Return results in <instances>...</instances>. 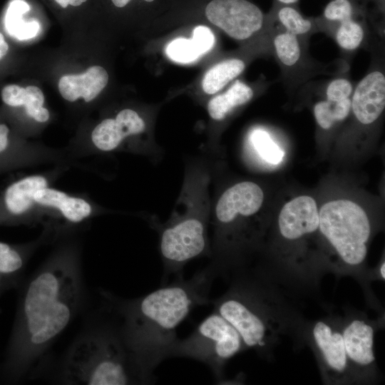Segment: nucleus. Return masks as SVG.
<instances>
[{"label":"nucleus","instance_id":"6e6552de","mask_svg":"<svg viewBox=\"0 0 385 385\" xmlns=\"http://www.w3.org/2000/svg\"><path fill=\"white\" fill-rule=\"evenodd\" d=\"M205 16L215 26L236 40H245L260 31L265 16L261 9L247 0H212Z\"/></svg>","mask_w":385,"mask_h":385},{"label":"nucleus","instance_id":"0eeeda50","mask_svg":"<svg viewBox=\"0 0 385 385\" xmlns=\"http://www.w3.org/2000/svg\"><path fill=\"white\" fill-rule=\"evenodd\" d=\"M159 247L164 268L162 284H165L171 275L183 276L184 266L207 252L205 222L195 216L176 220L162 230Z\"/></svg>","mask_w":385,"mask_h":385},{"label":"nucleus","instance_id":"7ed1b4c3","mask_svg":"<svg viewBox=\"0 0 385 385\" xmlns=\"http://www.w3.org/2000/svg\"><path fill=\"white\" fill-rule=\"evenodd\" d=\"M109 319L80 334L66 351L59 381L71 385L143 384L125 344L119 321Z\"/></svg>","mask_w":385,"mask_h":385},{"label":"nucleus","instance_id":"5701e85b","mask_svg":"<svg viewBox=\"0 0 385 385\" xmlns=\"http://www.w3.org/2000/svg\"><path fill=\"white\" fill-rule=\"evenodd\" d=\"M277 56L285 66H292L299 59L301 50L297 36L283 32L277 35L274 39Z\"/></svg>","mask_w":385,"mask_h":385},{"label":"nucleus","instance_id":"a211bd4d","mask_svg":"<svg viewBox=\"0 0 385 385\" xmlns=\"http://www.w3.org/2000/svg\"><path fill=\"white\" fill-rule=\"evenodd\" d=\"M46 187L47 180L41 175H31L13 183L4 194L3 203L6 212L11 215L24 214L35 203L36 192Z\"/></svg>","mask_w":385,"mask_h":385},{"label":"nucleus","instance_id":"7c9ffc66","mask_svg":"<svg viewBox=\"0 0 385 385\" xmlns=\"http://www.w3.org/2000/svg\"><path fill=\"white\" fill-rule=\"evenodd\" d=\"M26 94L25 88L18 85H8L1 90V99L4 103L9 106H23Z\"/></svg>","mask_w":385,"mask_h":385},{"label":"nucleus","instance_id":"39448f33","mask_svg":"<svg viewBox=\"0 0 385 385\" xmlns=\"http://www.w3.org/2000/svg\"><path fill=\"white\" fill-rule=\"evenodd\" d=\"M319 219L321 232L344 262L356 266L365 260L371 227L359 205L348 200H333L321 207Z\"/></svg>","mask_w":385,"mask_h":385},{"label":"nucleus","instance_id":"f704fd0d","mask_svg":"<svg viewBox=\"0 0 385 385\" xmlns=\"http://www.w3.org/2000/svg\"><path fill=\"white\" fill-rule=\"evenodd\" d=\"M8 51L9 46L4 39L3 34L0 33V60L5 56Z\"/></svg>","mask_w":385,"mask_h":385},{"label":"nucleus","instance_id":"2eb2a0df","mask_svg":"<svg viewBox=\"0 0 385 385\" xmlns=\"http://www.w3.org/2000/svg\"><path fill=\"white\" fill-rule=\"evenodd\" d=\"M313 337L326 365L335 372L342 373L348 364L342 334L319 321L313 328Z\"/></svg>","mask_w":385,"mask_h":385},{"label":"nucleus","instance_id":"ddd939ff","mask_svg":"<svg viewBox=\"0 0 385 385\" xmlns=\"http://www.w3.org/2000/svg\"><path fill=\"white\" fill-rule=\"evenodd\" d=\"M108 81L107 71L101 66H93L83 73L62 76L58 82V90L62 97L68 101L73 102L81 97L89 102L101 92Z\"/></svg>","mask_w":385,"mask_h":385},{"label":"nucleus","instance_id":"a878e982","mask_svg":"<svg viewBox=\"0 0 385 385\" xmlns=\"http://www.w3.org/2000/svg\"><path fill=\"white\" fill-rule=\"evenodd\" d=\"M336 33V41L343 49L352 51L361 43L364 31L362 26L353 19L339 23Z\"/></svg>","mask_w":385,"mask_h":385},{"label":"nucleus","instance_id":"c756f323","mask_svg":"<svg viewBox=\"0 0 385 385\" xmlns=\"http://www.w3.org/2000/svg\"><path fill=\"white\" fill-rule=\"evenodd\" d=\"M314 115L317 123L323 129H329L337 122L333 103L327 100L315 104Z\"/></svg>","mask_w":385,"mask_h":385},{"label":"nucleus","instance_id":"9b49d317","mask_svg":"<svg viewBox=\"0 0 385 385\" xmlns=\"http://www.w3.org/2000/svg\"><path fill=\"white\" fill-rule=\"evenodd\" d=\"M351 108L363 124L374 122L385 107V76L378 71L364 76L355 88Z\"/></svg>","mask_w":385,"mask_h":385},{"label":"nucleus","instance_id":"4468645a","mask_svg":"<svg viewBox=\"0 0 385 385\" xmlns=\"http://www.w3.org/2000/svg\"><path fill=\"white\" fill-rule=\"evenodd\" d=\"M342 337L348 360L360 366L374 363V330L359 319L351 321L344 329Z\"/></svg>","mask_w":385,"mask_h":385},{"label":"nucleus","instance_id":"cd10ccee","mask_svg":"<svg viewBox=\"0 0 385 385\" xmlns=\"http://www.w3.org/2000/svg\"><path fill=\"white\" fill-rule=\"evenodd\" d=\"M354 6L351 0H331L325 6L323 16L331 21L342 22L353 19Z\"/></svg>","mask_w":385,"mask_h":385},{"label":"nucleus","instance_id":"f03ea898","mask_svg":"<svg viewBox=\"0 0 385 385\" xmlns=\"http://www.w3.org/2000/svg\"><path fill=\"white\" fill-rule=\"evenodd\" d=\"M84 297L83 273L71 253L54 257L31 276L20 306L15 354L19 374L36 371Z\"/></svg>","mask_w":385,"mask_h":385},{"label":"nucleus","instance_id":"f8f14e48","mask_svg":"<svg viewBox=\"0 0 385 385\" xmlns=\"http://www.w3.org/2000/svg\"><path fill=\"white\" fill-rule=\"evenodd\" d=\"M145 129L144 120L135 111L124 109L115 118L101 121L93 129L91 140L98 149L108 152L118 148L126 137L143 133Z\"/></svg>","mask_w":385,"mask_h":385},{"label":"nucleus","instance_id":"4be33fe9","mask_svg":"<svg viewBox=\"0 0 385 385\" xmlns=\"http://www.w3.org/2000/svg\"><path fill=\"white\" fill-rule=\"evenodd\" d=\"M251 143L265 162L277 165L283 159V150L272 140L269 133L262 129H256L250 135Z\"/></svg>","mask_w":385,"mask_h":385},{"label":"nucleus","instance_id":"20e7f679","mask_svg":"<svg viewBox=\"0 0 385 385\" xmlns=\"http://www.w3.org/2000/svg\"><path fill=\"white\" fill-rule=\"evenodd\" d=\"M245 346L237 331L215 311L205 317L186 338L178 337L168 351L167 359L183 357L207 365L217 380L229 359Z\"/></svg>","mask_w":385,"mask_h":385},{"label":"nucleus","instance_id":"f3484780","mask_svg":"<svg viewBox=\"0 0 385 385\" xmlns=\"http://www.w3.org/2000/svg\"><path fill=\"white\" fill-rule=\"evenodd\" d=\"M215 43V36L211 30L205 26H198L193 30L190 39L178 38L166 47L165 52L173 61L190 63L209 51Z\"/></svg>","mask_w":385,"mask_h":385},{"label":"nucleus","instance_id":"f257e3e1","mask_svg":"<svg viewBox=\"0 0 385 385\" xmlns=\"http://www.w3.org/2000/svg\"><path fill=\"white\" fill-rule=\"evenodd\" d=\"M217 272L210 264L185 279L170 284L143 296L123 299L103 291V302L116 315L123 337L143 384L155 381V368L167 359L178 338L176 329L195 308L210 304V290Z\"/></svg>","mask_w":385,"mask_h":385},{"label":"nucleus","instance_id":"423d86ee","mask_svg":"<svg viewBox=\"0 0 385 385\" xmlns=\"http://www.w3.org/2000/svg\"><path fill=\"white\" fill-rule=\"evenodd\" d=\"M213 311L225 319L240 335L245 348L261 350L267 342L269 324L262 299L230 287L223 295L211 299Z\"/></svg>","mask_w":385,"mask_h":385},{"label":"nucleus","instance_id":"473e14b6","mask_svg":"<svg viewBox=\"0 0 385 385\" xmlns=\"http://www.w3.org/2000/svg\"><path fill=\"white\" fill-rule=\"evenodd\" d=\"M9 129L5 124H0V154L8 148Z\"/></svg>","mask_w":385,"mask_h":385},{"label":"nucleus","instance_id":"c85d7f7f","mask_svg":"<svg viewBox=\"0 0 385 385\" xmlns=\"http://www.w3.org/2000/svg\"><path fill=\"white\" fill-rule=\"evenodd\" d=\"M352 91L353 87L349 81L345 78H336L332 81L327 88V101L334 103L348 98Z\"/></svg>","mask_w":385,"mask_h":385},{"label":"nucleus","instance_id":"412c9836","mask_svg":"<svg viewBox=\"0 0 385 385\" xmlns=\"http://www.w3.org/2000/svg\"><path fill=\"white\" fill-rule=\"evenodd\" d=\"M245 63L237 58L225 60L212 67L204 76L202 86L207 94L220 91L245 69Z\"/></svg>","mask_w":385,"mask_h":385},{"label":"nucleus","instance_id":"c9c22d12","mask_svg":"<svg viewBox=\"0 0 385 385\" xmlns=\"http://www.w3.org/2000/svg\"><path fill=\"white\" fill-rule=\"evenodd\" d=\"M130 0H112L113 4L117 7L125 6ZM148 2L153 1L154 0H145Z\"/></svg>","mask_w":385,"mask_h":385},{"label":"nucleus","instance_id":"b1692460","mask_svg":"<svg viewBox=\"0 0 385 385\" xmlns=\"http://www.w3.org/2000/svg\"><path fill=\"white\" fill-rule=\"evenodd\" d=\"M282 5L277 11V17L287 32L297 36L311 30L312 24L309 19H305L291 5Z\"/></svg>","mask_w":385,"mask_h":385},{"label":"nucleus","instance_id":"bb28decb","mask_svg":"<svg viewBox=\"0 0 385 385\" xmlns=\"http://www.w3.org/2000/svg\"><path fill=\"white\" fill-rule=\"evenodd\" d=\"M25 89L26 94L23 106L26 113L38 122H46L49 118V112L43 107L44 96L41 90L34 86H27Z\"/></svg>","mask_w":385,"mask_h":385},{"label":"nucleus","instance_id":"1a4fd4ad","mask_svg":"<svg viewBox=\"0 0 385 385\" xmlns=\"http://www.w3.org/2000/svg\"><path fill=\"white\" fill-rule=\"evenodd\" d=\"M264 195L255 183L245 181L226 190L218 200L215 216L222 227L233 222L239 216H250L261 207Z\"/></svg>","mask_w":385,"mask_h":385},{"label":"nucleus","instance_id":"dca6fc26","mask_svg":"<svg viewBox=\"0 0 385 385\" xmlns=\"http://www.w3.org/2000/svg\"><path fill=\"white\" fill-rule=\"evenodd\" d=\"M34 200L39 205L58 210L65 219L73 223L83 221L92 212L91 205L85 200L47 187L36 192Z\"/></svg>","mask_w":385,"mask_h":385},{"label":"nucleus","instance_id":"6ab92c4d","mask_svg":"<svg viewBox=\"0 0 385 385\" xmlns=\"http://www.w3.org/2000/svg\"><path fill=\"white\" fill-rule=\"evenodd\" d=\"M252 96V89L237 80L226 92L216 96L209 101L208 113L212 119L221 120L233 108L250 101Z\"/></svg>","mask_w":385,"mask_h":385},{"label":"nucleus","instance_id":"2f4dec72","mask_svg":"<svg viewBox=\"0 0 385 385\" xmlns=\"http://www.w3.org/2000/svg\"><path fill=\"white\" fill-rule=\"evenodd\" d=\"M333 103V102H332ZM334 111L337 121L345 119L351 108V101L349 98L333 103Z\"/></svg>","mask_w":385,"mask_h":385},{"label":"nucleus","instance_id":"9d476101","mask_svg":"<svg viewBox=\"0 0 385 385\" xmlns=\"http://www.w3.org/2000/svg\"><path fill=\"white\" fill-rule=\"evenodd\" d=\"M319 212L315 200L309 196L297 197L282 207L279 215L281 235L288 240H297L319 228Z\"/></svg>","mask_w":385,"mask_h":385},{"label":"nucleus","instance_id":"393cba45","mask_svg":"<svg viewBox=\"0 0 385 385\" xmlns=\"http://www.w3.org/2000/svg\"><path fill=\"white\" fill-rule=\"evenodd\" d=\"M25 264L26 257L22 252L0 242V277H11L20 274Z\"/></svg>","mask_w":385,"mask_h":385},{"label":"nucleus","instance_id":"e433bc0d","mask_svg":"<svg viewBox=\"0 0 385 385\" xmlns=\"http://www.w3.org/2000/svg\"><path fill=\"white\" fill-rule=\"evenodd\" d=\"M299 0H277V1L280 4L284 5H292L297 3Z\"/></svg>","mask_w":385,"mask_h":385},{"label":"nucleus","instance_id":"72a5a7b5","mask_svg":"<svg viewBox=\"0 0 385 385\" xmlns=\"http://www.w3.org/2000/svg\"><path fill=\"white\" fill-rule=\"evenodd\" d=\"M61 6L66 8L71 4L73 6H78L85 2L86 0H55Z\"/></svg>","mask_w":385,"mask_h":385},{"label":"nucleus","instance_id":"aec40b11","mask_svg":"<svg viewBox=\"0 0 385 385\" xmlns=\"http://www.w3.org/2000/svg\"><path fill=\"white\" fill-rule=\"evenodd\" d=\"M30 9L29 4L22 0L12 1L8 9L5 25L7 32L19 40H27L35 37L40 26L36 20L25 21L23 15Z\"/></svg>","mask_w":385,"mask_h":385},{"label":"nucleus","instance_id":"4c0bfd02","mask_svg":"<svg viewBox=\"0 0 385 385\" xmlns=\"http://www.w3.org/2000/svg\"><path fill=\"white\" fill-rule=\"evenodd\" d=\"M384 270H385V264H384V262H383L381 267H380V274H381V278L383 279H384V278H385Z\"/></svg>","mask_w":385,"mask_h":385}]
</instances>
